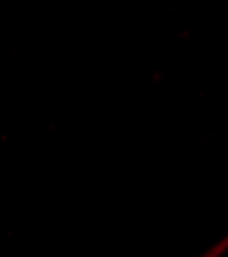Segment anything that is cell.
<instances>
[{"mask_svg": "<svg viewBox=\"0 0 228 257\" xmlns=\"http://www.w3.org/2000/svg\"><path fill=\"white\" fill-rule=\"evenodd\" d=\"M226 251H228V237H226V239H222L220 243H216L208 253H203L201 257H222Z\"/></svg>", "mask_w": 228, "mask_h": 257, "instance_id": "obj_1", "label": "cell"}]
</instances>
